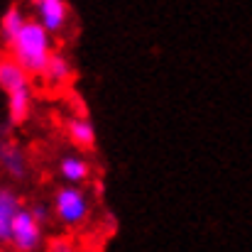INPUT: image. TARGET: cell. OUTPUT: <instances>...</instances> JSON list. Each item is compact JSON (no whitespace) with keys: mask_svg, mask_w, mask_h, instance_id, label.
<instances>
[{"mask_svg":"<svg viewBox=\"0 0 252 252\" xmlns=\"http://www.w3.org/2000/svg\"><path fill=\"white\" fill-rule=\"evenodd\" d=\"M30 213H32V218H34V220H37L39 225H42V223H44V220L49 218V213H47V206H42V203L32 206V211H30Z\"/></svg>","mask_w":252,"mask_h":252,"instance_id":"4fadbf2b","label":"cell"},{"mask_svg":"<svg viewBox=\"0 0 252 252\" xmlns=\"http://www.w3.org/2000/svg\"><path fill=\"white\" fill-rule=\"evenodd\" d=\"M0 88L10 95L15 91L30 88L27 86V71L10 57V59H0Z\"/></svg>","mask_w":252,"mask_h":252,"instance_id":"8992f818","label":"cell"},{"mask_svg":"<svg viewBox=\"0 0 252 252\" xmlns=\"http://www.w3.org/2000/svg\"><path fill=\"white\" fill-rule=\"evenodd\" d=\"M49 252H74V248H71V243H69V240L59 238V240H54V243L49 245Z\"/></svg>","mask_w":252,"mask_h":252,"instance_id":"5bb4252c","label":"cell"},{"mask_svg":"<svg viewBox=\"0 0 252 252\" xmlns=\"http://www.w3.org/2000/svg\"><path fill=\"white\" fill-rule=\"evenodd\" d=\"M25 25H27V20H25V15H22L20 7L5 10V15H2V20H0V37L5 39L7 47L12 44V39L20 34V30H22Z\"/></svg>","mask_w":252,"mask_h":252,"instance_id":"30bf717a","label":"cell"},{"mask_svg":"<svg viewBox=\"0 0 252 252\" xmlns=\"http://www.w3.org/2000/svg\"><path fill=\"white\" fill-rule=\"evenodd\" d=\"M42 74L47 76L49 84H64V81H69V76H71V64L66 62V57L52 54V59L47 62V66H44Z\"/></svg>","mask_w":252,"mask_h":252,"instance_id":"7c38bea8","label":"cell"},{"mask_svg":"<svg viewBox=\"0 0 252 252\" xmlns=\"http://www.w3.org/2000/svg\"><path fill=\"white\" fill-rule=\"evenodd\" d=\"M12 59L30 74H42L47 62L52 59V39L49 32L37 22V20H27V25L20 30V34L12 39L10 44Z\"/></svg>","mask_w":252,"mask_h":252,"instance_id":"6da1fadb","label":"cell"},{"mask_svg":"<svg viewBox=\"0 0 252 252\" xmlns=\"http://www.w3.org/2000/svg\"><path fill=\"white\" fill-rule=\"evenodd\" d=\"M20 211V198L12 191H0V243H10L12 223Z\"/></svg>","mask_w":252,"mask_h":252,"instance_id":"5b68a950","label":"cell"},{"mask_svg":"<svg viewBox=\"0 0 252 252\" xmlns=\"http://www.w3.org/2000/svg\"><path fill=\"white\" fill-rule=\"evenodd\" d=\"M10 243L17 252H34L42 243V225L32 218L30 211H20L15 223H12V235Z\"/></svg>","mask_w":252,"mask_h":252,"instance_id":"3957f363","label":"cell"},{"mask_svg":"<svg viewBox=\"0 0 252 252\" xmlns=\"http://www.w3.org/2000/svg\"><path fill=\"white\" fill-rule=\"evenodd\" d=\"M66 135L76 147H93V142H95L93 123L86 120V118H71L66 123Z\"/></svg>","mask_w":252,"mask_h":252,"instance_id":"ba28073f","label":"cell"},{"mask_svg":"<svg viewBox=\"0 0 252 252\" xmlns=\"http://www.w3.org/2000/svg\"><path fill=\"white\" fill-rule=\"evenodd\" d=\"M59 171L69 181V186H74V184H81V181H86L91 176V164L86 159H81V157H76V155H69V157L62 159Z\"/></svg>","mask_w":252,"mask_h":252,"instance_id":"9c48e42d","label":"cell"},{"mask_svg":"<svg viewBox=\"0 0 252 252\" xmlns=\"http://www.w3.org/2000/svg\"><path fill=\"white\" fill-rule=\"evenodd\" d=\"M37 22L52 34V32H62L66 27L69 20V7L64 0H39L37 5Z\"/></svg>","mask_w":252,"mask_h":252,"instance_id":"277c9868","label":"cell"},{"mask_svg":"<svg viewBox=\"0 0 252 252\" xmlns=\"http://www.w3.org/2000/svg\"><path fill=\"white\" fill-rule=\"evenodd\" d=\"M7 110H10V120L12 123H22L30 115V110H32V93H30V88L10 93L7 95Z\"/></svg>","mask_w":252,"mask_h":252,"instance_id":"8fae6325","label":"cell"},{"mask_svg":"<svg viewBox=\"0 0 252 252\" xmlns=\"http://www.w3.org/2000/svg\"><path fill=\"white\" fill-rule=\"evenodd\" d=\"M0 167L15 179H22L27 174V159L25 152L15 142H0Z\"/></svg>","mask_w":252,"mask_h":252,"instance_id":"52a82bcc","label":"cell"},{"mask_svg":"<svg viewBox=\"0 0 252 252\" xmlns=\"http://www.w3.org/2000/svg\"><path fill=\"white\" fill-rule=\"evenodd\" d=\"M54 213L57 218L69 225V228H76V225H84L88 213H91V203L86 198V193L76 186H64L57 191L54 196Z\"/></svg>","mask_w":252,"mask_h":252,"instance_id":"7a4b0ae2","label":"cell"}]
</instances>
